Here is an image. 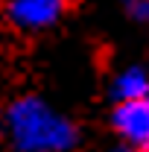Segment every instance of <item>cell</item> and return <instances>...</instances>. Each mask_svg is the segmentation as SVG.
Returning a JSON list of instances; mask_svg holds the SVG:
<instances>
[{
    "label": "cell",
    "mask_w": 149,
    "mask_h": 152,
    "mask_svg": "<svg viewBox=\"0 0 149 152\" xmlns=\"http://www.w3.org/2000/svg\"><path fill=\"white\" fill-rule=\"evenodd\" d=\"M3 137L12 152H79L85 129L41 91H18L3 105Z\"/></svg>",
    "instance_id": "6da1fadb"
},
{
    "label": "cell",
    "mask_w": 149,
    "mask_h": 152,
    "mask_svg": "<svg viewBox=\"0 0 149 152\" xmlns=\"http://www.w3.org/2000/svg\"><path fill=\"white\" fill-rule=\"evenodd\" d=\"M79 0H0V20L15 35H44L58 29Z\"/></svg>",
    "instance_id": "7a4b0ae2"
},
{
    "label": "cell",
    "mask_w": 149,
    "mask_h": 152,
    "mask_svg": "<svg viewBox=\"0 0 149 152\" xmlns=\"http://www.w3.org/2000/svg\"><path fill=\"white\" fill-rule=\"evenodd\" d=\"M108 132L131 149L149 152V96L108 102Z\"/></svg>",
    "instance_id": "3957f363"
},
{
    "label": "cell",
    "mask_w": 149,
    "mask_h": 152,
    "mask_svg": "<svg viewBox=\"0 0 149 152\" xmlns=\"http://www.w3.org/2000/svg\"><path fill=\"white\" fill-rule=\"evenodd\" d=\"M108 102H123V99H140L149 96V67L146 61H129L117 67L108 76Z\"/></svg>",
    "instance_id": "277c9868"
},
{
    "label": "cell",
    "mask_w": 149,
    "mask_h": 152,
    "mask_svg": "<svg viewBox=\"0 0 149 152\" xmlns=\"http://www.w3.org/2000/svg\"><path fill=\"white\" fill-rule=\"evenodd\" d=\"M123 15L134 23V26H146L149 20V0H117Z\"/></svg>",
    "instance_id": "5b68a950"
},
{
    "label": "cell",
    "mask_w": 149,
    "mask_h": 152,
    "mask_svg": "<svg viewBox=\"0 0 149 152\" xmlns=\"http://www.w3.org/2000/svg\"><path fill=\"white\" fill-rule=\"evenodd\" d=\"M105 152H137V149H131L129 143H120V140H111V143L105 146Z\"/></svg>",
    "instance_id": "8992f818"
},
{
    "label": "cell",
    "mask_w": 149,
    "mask_h": 152,
    "mask_svg": "<svg viewBox=\"0 0 149 152\" xmlns=\"http://www.w3.org/2000/svg\"><path fill=\"white\" fill-rule=\"evenodd\" d=\"M0 137H3V114H0Z\"/></svg>",
    "instance_id": "52a82bcc"
}]
</instances>
